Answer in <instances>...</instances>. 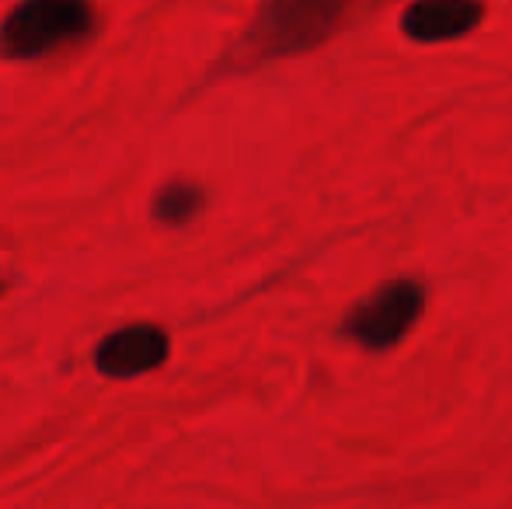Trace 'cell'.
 Instances as JSON below:
<instances>
[{
  "mask_svg": "<svg viewBox=\"0 0 512 509\" xmlns=\"http://www.w3.org/2000/svg\"><path fill=\"white\" fill-rule=\"evenodd\" d=\"M352 4L356 0H262L230 60L234 67H258L310 53L345 25Z\"/></svg>",
  "mask_w": 512,
  "mask_h": 509,
  "instance_id": "1",
  "label": "cell"
},
{
  "mask_svg": "<svg viewBox=\"0 0 512 509\" xmlns=\"http://www.w3.org/2000/svg\"><path fill=\"white\" fill-rule=\"evenodd\" d=\"M95 32L91 0H18L0 21V56L14 63L42 60L56 49H70Z\"/></svg>",
  "mask_w": 512,
  "mask_h": 509,
  "instance_id": "2",
  "label": "cell"
},
{
  "mask_svg": "<svg viewBox=\"0 0 512 509\" xmlns=\"http://www.w3.org/2000/svg\"><path fill=\"white\" fill-rule=\"evenodd\" d=\"M425 311V293L415 279H391L377 286L366 300H359L342 321L345 339L370 353H384L408 339Z\"/></svg>",
  "mask_w": 512,
  "mask_h": 509,
  "instance_id": "3",
  "label": "cell"
},
{
  "mask_svg": "<svg viewBox=\"0 0 512 509\" xmlns=\"http://www.w3.org/2000/svg\"><path fill=\"white\" fill-rule=\"evenodd\" d=\"M171 353L168 332L157 325H126L119 332L105 335L95 349V367L112 381H133L150 370H157Z\"/></svg>",
  "mask_w": 512,
  "mask_h": 509,
  "instance_id": "4",
  "label": "cell"
},
{
  "mask_svg": "<svg viewBox=\"0 0 512 509\" xmlns=\"http://www.w3.org/2000/svg\"><path fill=\"white\" fill-rule=\"evenodd\" d=\"M485 18V0H415L401 14V32L411 42L436 46L471 35Z\"/></svg>",
  "mask_w": 512,
  "mask_h": 509,
  "instance_id": "5",
  "label": "cell"
},
{
  "mask_svg": "<svg viewBox=\"0 0 512 509\" xmlns=\"http://www.w3.org/2000/svg\"><path fill=\"white\" fill-rule=\"evenodd\" d=\"M203 210V189L192 182H168L154 196V217L168 227H185Z\"/></svg>",
  "mask_w": 512,
  "mask_h": 509,
  "instance_id": "6",
  "label": "cell"
}]
</instances>
